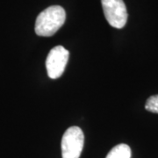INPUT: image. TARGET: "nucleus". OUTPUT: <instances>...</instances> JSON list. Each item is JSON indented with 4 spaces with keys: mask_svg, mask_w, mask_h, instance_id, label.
I'll list each match as a JSON object with an SVG mask.
<instances>
[{
    "mask_svg": "<svg viewBox=\"0 0 158 158\" xmlns=\"http://www.w3.org/2000/svg\"><path fill=\"white\" fill-rule=\"evenodd\" d=\"M66 19L65 10L60 6H52L42 11L35 21V33L39 36L49 37L62 27Z\"/></svg>",
    "mask_w": 158,
    "mask_h": 158,
    "instance_id": "nucleus-1",
    "label": "nucleus"
},
{
    "mask_svg": "<svg viewBox=\"0 0 158 158\" xmlns=\"http://www.w3.org/2000/svg\"><path fill=\"white\" fill-rule=\"evenodd\" d=\"M85 135L78 127H70L62 139V158H79L84 148Z\"/></svg>",
    "mask_w": 158,
    "mask_h": 158,
    "instance_id": "nucleus-2",
    "label": "nucleus"
},
{
    "mask_svg": "<svg viewBox=\"0 0 158 158\" xmlns=\"http://www.w3.org/2000/svg\"><path fill=\"white\" fill-rule=\"evenodd\" d=\"M105 17L114 28L124 27L127 21V11L123 0H101Z\"/></svg>",
    "mask_w": 158,
    "mask_h": 158,
    "instance_id": "nucleus-3",
    "label": "nucleus"
},
{
    "mask_svg": "<svg viewBox=\"0 0 158 158\" xmlns=\"http://www.w3.org/2000/svg\"><path fill=\"white\" fill-rule=\"evenodd\" d=\"M69 55V51L62 46L51 49L46 60V69L50 78L56 79L62 76L68 63Z\"/></svg>",
    "mask_w": 158,
    "mask_h": 158,
    "instance_id": "nucleus-4",
    "label": "nucleus"
},
{
    "mask_svg": "<svg viewBox=\"0 0 158 158\" xmlns=\"http://www.w3.org/2000/svg\"><path fill=\"white\" fill-rule=\"evenodd\" d=\"M106 158H131V148L124 143L118 144L112 148Z\"/></svg>",
    "mask_w": 158,
    "mask_h": 158,
    "instance_id": "nucleus-5",
    "label": "nucleus"
},
{
    "mask_svg": "<svg viewBox=\"0 0 158 158\" xmlns=\"http://www.w3.org/2000/svg\"><path fill=\"white\" fill-rule=\"evenodd\" d=\"M145 108L148 112L154 113H158V94L149 97L148 98Z\"/></svg>",
    "mask_w": 158,
    "mask_h": 158,
    "instance_id": "nucleus-6",
    "label": "nucleus"
}]
</instances>
